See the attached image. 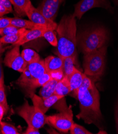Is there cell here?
Wrapping results in <instances>:
<instances>
[{
	"label": "cell",
	"mask_w": 118,
	"mask_h": 134,
	"mask_svg": "<svg viewBox=\"0 0 118 134\" xmlns=\"http://www.w3.org/2000/svg\"><path fill=\"white\" fill-rule=\"evenodd\" d=\"M76 57H67L63 58V68L62 72L64 76L68 78L72 73L74 68V64L76 62Z\"/></svg>",
	"instance_id": "cell-19"
},
{
	"label": "cell",
	"mask_w": 118,
	"mask_h": 134,
	"mask_svg": "<svg viewBox=\"0 0 118 134\" xmlns=\"http://www.w3.org/2000/svg\"><path fill=\"white\" fill-rule=\"evenodd\" d=\"M70 132L71 134H92L91 132L87 130L83 126L77 124H73L72 126Z\"/></svg>",
	"instance_id": "cell-27"
},
{
	"label": "cell",
	"mask_w": 118,
	"mask_h": 134,
	"mask_svg": "<svg viewBox=\"0 0 118 134\" xmlns=\"http://www.w3.org/2000/svg\"><path fill=\"white\" fill-rule=\"evenodd\" d=\"M94 8H103L111 10L112 8L108 0H81L74 6L73 16L78 19L88 10Z\"/></svg>",
	"instance_id": "cell-8"
},
{
	"label": "cell",
	"mask_w": 118,
	"mask_h": 134,
	"mask_svg": "<svg viewBox=\"0 0 118 134\" xmlns=\"http://www.w3.org/2000/svg\"><path fill=\"white\" fill-rule=\"evenodd\" d=\"M22 29H19L13 25H10L7 27L0 30V35L1 36L5 35H11L13 34H17L20 32Z\"/></svg>",
	"instance_id": "cell-26"
},
{
	"label": "cell",
	"mask_w": 118,
	"mask_h": 134,
	"mask_svg": "<svg viewBox=\"0 0 118 134\" xmlns=\"http://www.w3.org/2000/svg\"><path fill=\"white\" fill-rule=\"evenodd\" d=\"M13 5L15 8L16 12L19 16H24L25 9L30 1V0H12Z\"/></svg>",
	"instance_id": "cell-23"
},
{
	"label": "cell",
	"mask_w": 118,
	"mask_h": 134,
	"mask_svg": "<svg viewBox=\"0 0 118 134\" xmlns=\"http://www.w3.org/2000/svg\"><path fill=\"white\" fill-rule=\"evenodd\" d=\"M71 92L69 79L64 76L58 82L54 94L65 96Z\"/></svg>",
	"instance_id": "cell-18"
},
{
	"label": "cell",
	"mask_w": 118,
	"mask_h": 134,
	"mask_svg": "<svg viewBox=\"0 0 118 134\" xmlns=\"http://www.w3.org/2000/svg\"><path fill=\"white\" fill-rule=\"evenodd\" d=\"M59 81V80L54 79L49 80L48 82L42 86L39 92V96L43 99H45L53 95Z\"/></svg>",
	"instance_id": "cell-17"
},
{
	"label": "cell",
	"mask_w": 118,
	"mask_h": 134,
	"mask_svg": "<svg viewBox=\"0 0 118 134\" xmlns=\"http://www.w3.org/2000/svg\"><path fill=\"white\" fill-rule=\"evenodd\" d=\"M24 60L27 64L39 61L41 59L40 56L35 50L31 49H23L21 52Z\"/></svg>",
	"instance_id": "cell-22"
},
{
	"label": "cell",
	"mask_w": 118,
	"mask_h": 134,
	"mask_svg": "<svg viewBox=\"0 0 118 134\" xmlns=\"http://www.w3.org/2000/svg\"><path fill=\"white\" fill-rule=\"evenodd\" d=\"M26 68L29 71L34 80L40 77L47 72L44 60L41 59L39 61L28 64Z\"/></svg>",
	"instance_id": "cell-13"
},
{
	"label": "cell",
	"mask_w": 118,
	"mask_h": 134,
	"mask_svg": "<svg viewBox=\"0 0 118 134\" xmlns=\"http://www.w3.org/2000/svg\"><path fill=\"white\" fill-rule=\"evenodd\" d=\"M58 46L55 53L62 58L77 57V24L73 15H65L61 19L55 30Z\"/></svg>",
	"instance_id": "cell-2"
},
{
	"label": "cell",
	"mask_w": 118,
	"mask_h": 134,
	"mask_svg": "<svg viewBox=\"0 0 118 134\" xmlns=\"http://www.w3.org/2000/svg\"><path fill=\"white\" fill-rule=\"evenodd\" d=\"M5 112H6L5 110L3 108V106H2L1 105H0V122L2 121V120Z\"/></svg>",
	"instance_id": "cell-33"
},
{
	"label": "cell",
	"mask_w": 118,
	"mask_h": 134,
	"mask_svg": "<svg viewBox=\"0 0 118 134\" xmlns=\"http://www.w3.org/2000/svg\"><path fill=\"white\" fill-rule=\"evenodd\" d=\"M0 105L3 106V108L5 110V112L8 110L9 105L7 103L4 86L0 87Z\"/></svg>",
	"instance_id": "cell-28"
},
{
	"label": "cell",
	"mask_w": 118,
	"mask_h": 134,
	"mask_svg": "<svg viewBox=\"0 0 118 134\" xmlns=\"http://www.w3.org/2000/svg\"><path fill=\"white\" fill-rule=\"evenodd\" d=\"M29 96L33 101V105L37 107L44 114L51 107L54 105L59 100L64 98L63 96L53 94L48 98L43 99L41 96L36 95L34 93H32Z\"/></svg>",
	"instance_id": "cell-11"
},
{
	"label": "cell",
	"mask_w": 118,
	"mask_h": 134,
	"mask_svg": "<svg viewBox=\"0 0 118 134\" xmlns=\"http://www.w3.org/2000/svg\"><path fill=\"white\" fill-rule=\"evenodd\" d=\"M16 112L25 120L28 126L39 129L48 124L45 114L37 107L30 105L27 100H24L23 104L16 109Z\"/></svg>",
	"instance_id": "cell-5"
},
{
	"label": "cell",
	"mask_w": 118,
	"mask_h": 134,
	"mask_svg": "<svg viewBox=\"0 0 118 134\" xmlns=\"http://www.w3.org/2000/svg\"><path fill=\"white\" fill-rule=\"evenodd\" d=\"M43 37L47 40L50 44L54 47H57L58 38L53 30H45L43 33Z\"/></svg>",
	"instance_id": "cell-25"
},
{
	"label": "cell",
	"mask_w": 118,
	"mask_h": 134,
	"mask_svg": "<svg viewBox=\"0 0 118 134\" xmlns=\"http://www.w3.org/2000/svg\"><path fill=\"white\" fill-rule=\"evenodd\" d=\"M25 13L32 22L43 25L49 30L55 31L57 24L54 21L46 18L37 8H35L30 1L25 9Z\"/></svg>",
	"instance_id": "cell-9"
},
{
	"label": "cell",
	"mask_w": 118,
	"mask_h": 134,
	"mask_svg": "<svg viewBox=\"0 0 118 134\" xmlns=\"http://www.w3.org/2000/svg\"><path fill=\"white\" fill-rule=\"evenodd\" d=\"M79 102L80 112L76 117L87 124H94L102 129V114L100 109L99 92L94 82L84 74L76 96Z\"/></svg>",
	"instance_id": "cell-1"
},
{
	"label": "cell",
	"mask_w": 118,
	"mask_h": 134,
	"mask_svg": "<svg viewBox=\"0 0 118 134\" xmlns=\"http://www.w3.org/2000/svg\"><path fill=\"white\" fill-rule=\"evenodd\" d=\"M24 134H39L40 132L39 131V129L34 128L33 127L28 126V128L23 133Z\"/></svg>",
	"instance_id": "cell-31"
},
{
	"label": "cell",
	"mask_w": 118,
	"mask_h": 134,
	"mask_svg": "<svg viewBox=\"0 0 118 134\" xmlns=\"http://www.w3.org/2000/svg\"><path fill=\"white\" fill-rule=\"evenodd\" d=\"M114 1H115V2L116 4L118 5V0H114Z\"/></svg>",
	"instance_id": "cell-35"
},
{
	"label": "cell",
	"mask_w": 118,
	"mask_h": 134,
	"mask_svg": "<svg viewBox=\"0 0 118 134\" xmlns=\"http://www.w3.org/2000/svg\"><path fill=\"white\" fill-rule=\"evenodd\" d=\"M51 79H52V77L51 73L49 72H46L40 77L33 80L30 86L29 96L34 93V90L37 88L43 86Z\"/></svg>",
	"instance_id": "cell-21"
},
{
	"label": "cell",
	"mask_w": 118,
	"mask_h": 134,
	"mask_svg": "<svg viewBox=\"0 0 118 134\" xmlns=\"http://www.w3.org/2000/svg\"><path fill=\"white\" fill-rule=\"evenodd\" d=\"M84 75V73H82L80 71H79L77 69H76L75 67L72 73L68 78L70 82L71 90V91L73 92L76 96L78 89L80 87L83 82Z\"/></svg>",
	"instance_id": "cell-15"
},
{
	"label": "cell",
	"mask_w": 118,
	"mask_h": 134,
	"mask_svg": "<svg viewBox=\"0 0 118 134\" xmlns=\"http://www.w3.org/2000/svg\"><path fill=\"white\" fill-rule=\"evenodd\" d=\"M11 25L19 29H25L32 30L37 27H43L47 29L46 27L39 24H35L30 20H27L19 18H11ZM49 30V29H48Z\"/></svg>",
	"instance_id": "cell-16"
},
{
	"label": "cell",
	"mask_w": 118,
	"mask_h": 134,
	"mask_svg": "<svg viewBox=\"0 0 118 134\" xmlns=\"http://www.w3.org/2000/svg\"><path fill=\"white\" fill-rule=\"evenodd\" d=\"M1 55H0V87L4 86V72L2 68V60Z\"/></svg>",
	"instance_id": "cell-30"
},
{
	"label": "cell",
	"mask_w": 118,
	"mask_h": 134,
	"mask_svg": "<svg viewBox=\"0 0 118 134\" xmlns=\"http://www.w3.org/2000/svg\"><path fill=\"white\" fill-rule=\"evenodd\" d=\"M9 1L11 2V3L12 4V5H13V4H14V3H13V1H12V0H9Z\"/></svg>",
	"instance_id": "cell-36"
},
{
	"label": "cell",
	"mask_w": 118,
	"mask_h": 134,
	"mask_svg": "<svg viewBox=\"0 0 118 134\" xmlns=\"http://www.w3.org/2000/svg\"><path fill=\"white\" fill-rule=\"evenodd\" d=\"M108 40V31L102 27H97L79 34L77 37V45L79 50L85 55L107 45Z\"/></svg>",
	"instance_id": "cell-3"
},
{
	"label": "cell",
	"mask_w": 118,
	"mask_h": 134,
	"mask_svg": "<svg viewBox=\"0 0 118 134\" xmlns=\"http://www.w3.org/2000/svg\"><path fill=\"white\" fill-rule=\"evenodd\" d=\"M107 46L94 52L84 55V74L87 76L99 77L103 74L105 68Z\"/></svg>",
	"instance_id": "cell-4"
},
{
	"label": "cell",
	"mask_w": 118,
	"mask_h": 134,
	"mask_svg": "<svg viewBox=\"0 0 118 134\" xmlns=\"http://www.w3.org/2000/svg\"><path fill=\"white\" fill-rule=\"evenodd\" d=\"M46 29L43 27H37L27 30L22 37L14 46H21L35 39L43 37V34Z\"/></svg>",
	"instance_id": "cell-12"
},
{
	"label": "cell",
	"mask_w": 118,
	"mask_h": 134,
	"mask_svg": "<svg viewBox=\"0 0 118 134\" xmlns=\"http://www.w3.org/2000/svg\"><path fill=\"white\" fill-rule=\"evenodd\" d=\"M9 13L10 12L1 2H0V17Z\"/></svg>",
	"instance_id": "cell-32"
},
{
	"label": "cell",
	"mask_w": 118,
	"mask_h": 134,
	"mask_svg": "<svg viewBox=\"0 0 118 134\" xmlns=\"http://www.w3.org/2000/svg\"><path fill=\"white\" fill-rule=\"evenodd\" d=\"M11 18L9 17H0V30L3 29L11 25Z\"/></svg>",
	"instance_id": "cell-29"
},
{
	"label": "cell",
	"mask_w": 118,
	"mask_h": 134,
	"mask_svg": "<svg viewBox=\"0 0 118 134\" xmlns=\"http://www.w3.org/2000/svg\"><path fill=\"white\" fill-rule=\"evenodd\" d=\"M48 124L61 132L67 133L70 131L74 124L71 109L65 106L58 114L47 116Z\"/></svg>",
	"instance_id": "cell-6"
},
{
	"label": "cell",
	"mask_w": 118,
	"mask_h": 134,
	"mask_svg": "<svg viewBox=\"0 0 118 134\" xmlns=\"http://www.w3.org/2000/svg\"><path fill=\"white\" fill-rule=\"evenodd\" d=\"M64 1V0H43L37 9L46 18L54 21L60 7Z\"/></svg>",
	"instance_id": "cell-10"
},
{
	"label": "cell",
	"mask_w": 118,
	"mask_h": 134,
	"mask_svg": "<svg viewBox=\"0 0 118 134\" xmlns=\"http://www.w3.org/2000/svg\"><path fill=\"white\" fill-rule=\"evenodd\" d=\"M0 133L2 134H19L17 129L8 123L0 122Z\"/></svg>",
	"instance_id": "cell-24"
},
{
	"label": "cell",
	"mask_w": 118,
	"mask_h": 134,
	"mask_svg": "<svg viewBox=\"0 0 118 134\" xmlns=\"http://www.w3.org/2000/svg\"><path fill=\"white\" fill-rule=\"evenodd\" d=\"M3 62L6 66L20 73H22L28 65L21 56L19 46H15L6 53Z\"/></svg>",
	"instance_id": "cell-7"
},
{
	"label": "cell",
	"mask_w": 118,
	"mask_h": 134,
	"mask_svg": "<svg viewBox=\"0 0 118 134\" xmlns=\"http://www.w3.org/2000/svg\"><path fill=\"white\" fill-rule=\"evenodd\" d=\"M28 30L22 29V30L17 34L11 35H5L0 38V42L2 44H12L14 46L22 37Z\"/></svg>",
	"instance_id": "cell-20"
},
{
	"label": "cell",
	"mask_w": 118,
	"mask_h": 134,
	"mask_svg": "<svg viewBox=\"0 0 118 134\" xmlns=\"http://www.w3.org/2000/svg\"><path fill=\"white\" fill-rule=\"evenodd\" d=\"M9 47H4L3 44H2L1 42H0V55H2V53L8 48Z\"/></svg>",
	"instance_id": "cell-34"
},
{
	"label": "cell",
	"mask_w": 118,
	"mask_h": 134,
	"mask_svg": "<svg viewBox=\"0 0 118 134\" xmlns=\"http://www.w3.org/2000/svg\"><path fill=\"white\" fill-rule=\"evenodd\" d=\"M44 62L47 72L62 71L63 58L59 56H48L45 59Z\"/></svg>",
	"instance_id": "cell-14"
}]
</instances>
